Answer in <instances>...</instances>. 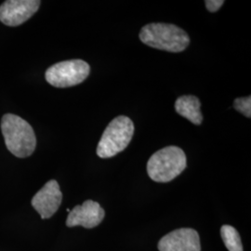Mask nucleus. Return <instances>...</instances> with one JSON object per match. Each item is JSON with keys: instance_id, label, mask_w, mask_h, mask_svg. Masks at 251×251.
<instances>
[{"instance_id": "obj_8", "label": "nucleus", "mask_w": 251, "mask_h": 251, "mask_svg": "<svg viewBox=\"0 0 251 251\" xmlns=\"http://www.w3.org/2000/svg\"><path fill=\"white\" fill-rule=\"evenodd\" d=\"M159 251H200L198 232L190 228H181L163 236L158 242Z\"/></svg>"}, {"instance_id": "obj_3", "label": "nucleus", "mask_w": 251, "mask_h": 251, "mask_svg": "<svg viewBox=\"0 0 251 251\" xmlns=\"http://www.w3.org/2000/svg\"><path fill=\"white\" fill-rule=\"evenodd\" d=\"M187 166L185 152L177 146H168L154 152L147 163V173L156 182H169Z\"/></svg>"}, {"instance_id": "obj_2", "label": "nucleus", "mask_w": 251, "mask_h": 251, "mask_svg": "<svg viewBox=\"0 0 251 251\" xmlns=\"http://www.w3.org/2000/svg\"><path fill=\"white\" fill-rule=\"evenodd\" d=\"M139 36L145 45L169 52H181L190 44L188 34L170 24H149L142 28Z\"/></svg>"}, {"instance_id": "obj_10", "label": "nucleus", "mask_w": 251, "mask_h": 251, "mask_svg": "<svg viewBox=\"0 0 251 251\" xmlns=\"http://www.w3.org/2000/svg\"><path fill=\"white\" fill-rule=\"evenodd\" d=\"M201 102L197 96L183 95L175 102V110L179 116L188 119L194 125H201L203 115L201 113Z\"/></svg>"}, {"instance_id": "obj_11", "label": "nucleus", "mask_w": 251, "mask_h": 251, "mask_svg": "<svg viewBox=\"0 0 251 251\" xmlns=\"http://www.w3.org/2000/svg\"><path fill=\"white\" fill-rule=\"evenodd\" d=\"M221 235L228 251H243L240 235L233 226L224 225L221 228Z\"/></svg>"}, {"instance_id": "obj_6", "label": "nucleus", "mask_w": 251, "mask_h": 251, "mask_svg": "<svg viewBox=\"0 0 251 251\" xmlns=\"http://www.w3.org/2000/svg\"><path fill=\"white\" fill-rule=\"evenodd\" d=\"M38 0H8L0 6V22L8 26H18L39 9Z\"/></svg>"}, {"instance_id": "obj_13", "label": "nucleus", "mask_w": 251, "mask_h": 251, "mask_svg": "<svg viewBox=\"0 0 251 251\" xmlns=\"http://www.w3.org/2000/svg\"><path fill=\"white\" fill-rule=\"evenodd\" d=\"M206 9L210 12H216L225 4L223 0H206L205 1Z\"/></svg>"}, {"instance_id": "obj_4", "label": "nucleus", "mask_w": 251, "mask_h": 251, "mask_svg": "<svg viewBox=\"0 0 251 251\" xmlns=\"http://www.w3.org/2000/svg\"><path fill=\"white\" fill-rule=\"evenodd\" d=\"M134 134V124L129 117L119 116L106 126L97 146V155L110 158L124 151Z\"/></svg>"}, {"instance_id": "obj_9", "label": "nucleus", "mask_w": 251, "mask_h": 251, "mask_svg": "<svg viewBox=\"0 0 251 251\" xmlns=\"http://www.w3.org/2000/svg\"><path fill=\"white\" fill-rule=\"evenodd\" d=\"M105 216L104 209L100 206L99 203L87 200L82 205L75 206L70 210L66 220L68 227L83 226L85 228H94L102 222Z\"/></svg>"}, {"instance_id": "obj_7", "label": "nucleus", "mask_w": 251, "mask_h": 251, "mask_svg": "<svg viewBox=\"0 0 251 251\" xmlns=\"http://www.w3.org/2000/svg\"><path fill=\"white\" fill-rule=\"evenodd\" d=\"M63 194L59 183L51 179L40 189L32 199V206L42 219H49L57 212L62 204Z\"/></svg>"}, {"instance_id": "obj_5", "label": "nucleus", "mask_w": 251, "mask_h": 251, "mask_svg": "<svg viewBox=\"0 0 251 251\" xmlns=\"http://www.w3.org/2000/svg\"><path fill=\"white\" fill-rule=\"evenodd\" d=\"M90 73L89 63L83 60H69L55 63L46 71V80L55 88H69L86 80Z\"/></svg>"}, {"instance_id": "obj_1", "label": "nucleus", "mask_w": 251, "mask_h": 251, "mask_svg": "<svg viewBox=\"0 0 251 251\" xmlns=\"http://www.w3.org/2000/svg\"><path fill=\"white\" fill-rule=\"evenodd\" d=\"M1 130L9 152L20 158L30 156L36 149L35 131L22 117L6 114L1 120Z\"/></svg>"}, {"instance_id": "obj_12", "label": "nucleus", "mask_w": 251, "mask_h": 251, "mask_svg": "<svg viewBox=\"0 0 251 251\" xmlns=\"http://www.w3.org/2000/svg\"><path fill=\"white\" fill-rule=\"evenodd\" d=\"M234 109L243 114L246 117H251V97H243V98H237L233 101Z\"/></svg>"}]
</instances>
